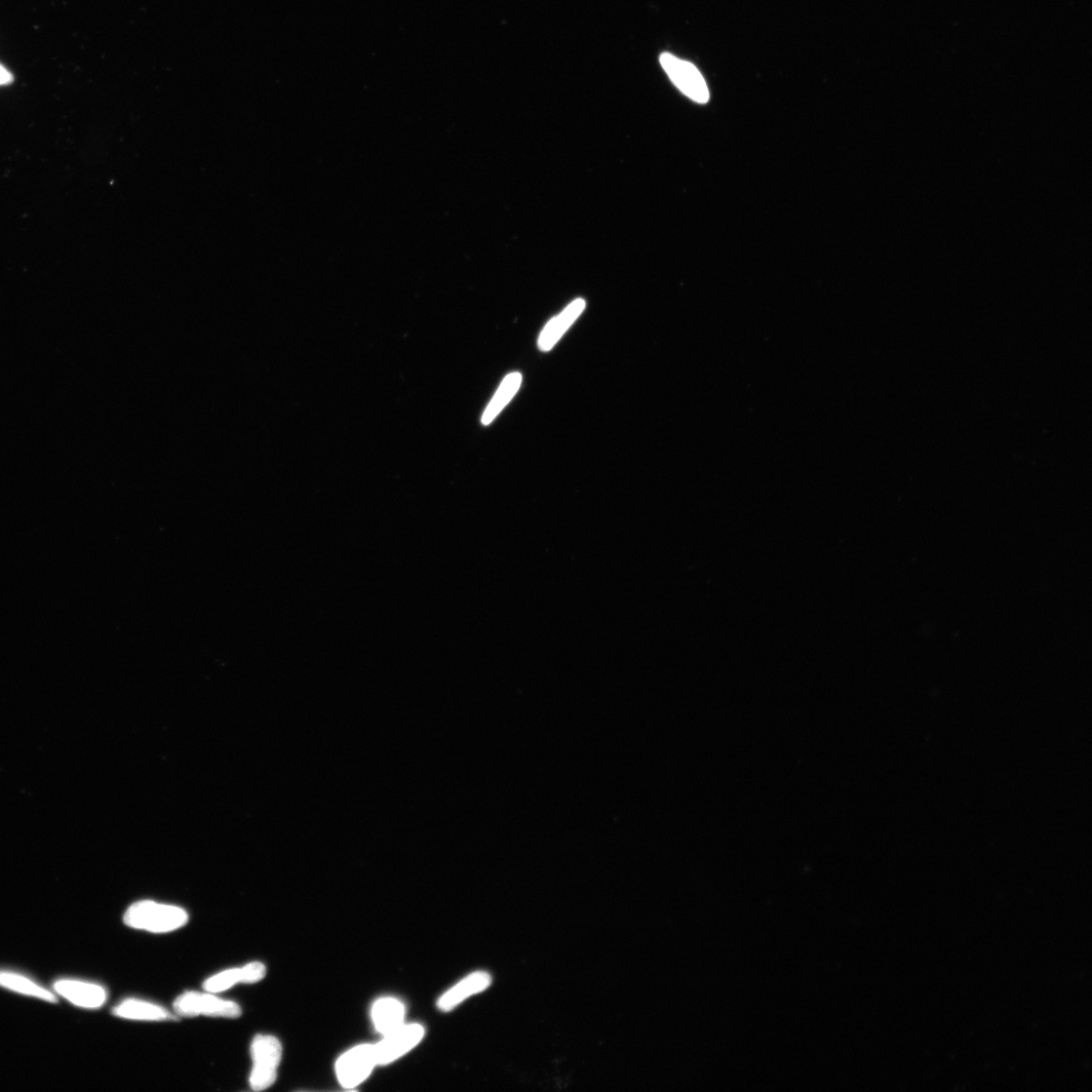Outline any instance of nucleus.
Listing matches in <instances>:
<instances>
[{
    "label": "nucleus",
    "mask_w": 1092,
    "mask_h": 1092,
    "mask_svg": "<svg viewBox=\"0 0 1092 1092\" xmlns=\"http://www.w3.org/2000/svg\"><path fill=\"white\" fill-rule=\"evenodd\" d=\"M187 921L188 915L183 909L151 900L138 901L124 915V922L128 926L154 934L174 932Z\"/></svg>",
    "instance_id": "f257e3e1"
},
{
    "label": "nucleus",
    "mask_w": 1092,
    "mask_h": 1092,
    "mask_svg": "<svg viewBox=\"0 0 1092 1092\" xmlns=\"http://www.w3.org/2000/svg\"><path fill=\"white\" fill-rule=\"evenodd\" d=\"M254 1061L250 1083L254 1090L262 1091L276 1082L283 1057V1047L276 1036L257 1034L252 1044Z\"/></svg>",
    "instance_id": "f03ea898"
},
{
    "label": "nucleus",
    "mask_w": 1092,
    "mask_h": 1092,
    "mask_svg": "<svg viewBox=\"0 0 1092 1092\" xmlns=\"http://www.w3.org/2000/svg\"><path fill=\"white\" fill-rule=\"evenodd\" d=\"M174 1008L177 1016L185 1018L205 1016L237 1019L242 1015V1009L236 1002L217 997L212 993H184L176 999Z\"/></svg>",
    "instance_id": "7ed1b4c3"
},
{
    "label": "nucleus",
    "mask_w": 1092,
    "mask_h": 1092,
    "mask_svg": "<svg viewBox=\"0 0 1092 1092\" xmlns=\"http://www.w3.org/2000/svg\"><path fill=\"white\" fill-rule=\"evenodd\" d=\"M660 61L673 84L682 94L699 103L708 101L709 91L706 82L693 64L678 59L668 53L662 55Z\"/></svg>",
    "instance_id": "20e7f679"
},
{
    "label": "nucleus",
    "mask_w": 1092,
    "mask_h": 1092,
    "mask_svg": "<svg viewBox=\"0 0 1092 1092\" xmlns=\"http://www.w3.org/2000/svg\"><path fill=\"white\" fill-rule=\"evenodd\" d=\"M376 1065L373 1045L354 1047L345 1052L336 1063L338 1081L347 1089L355 1088L371 1074Z\"/></svg>",
    "instance_id": "39448f33"
},
{
    "label": "nucleus",
    "mask_w": 1092,
    "mask_h": 1092,
    "mask_svg": "<svg viewBox=\"0 0 1092 1092\" xmlns=\"http://www.w3.org/2000/svg\"><path fill=\"white\" fill-rule=\"evenodd\" d=\"M425 1030L421 1025H403L396 1031L382 1035V1040L373 1045L377 1065L385 1067L410 1051L423 1039Z\"/></svg>",
    "instance_id": "423d86ee"
},
{
    "label": "nucleus",
    "mask_w": 1092,
    "mask_h": 1092,
    "mask_svg": "<svg viewBox=\"0 0 1092 1092\" xmlns=\"http://www.w3.org/2000/svg\"><path fill=\"white\" fill-rule=\"evenodd\" d=\"M53 988L72 1004L84 1008H99L107 998L106 991L91 982L61 979L55 982Z\"/></svg>",
    "instance_id": "0eeeda50"
},
{
    "label": "nucleus",
    "mask_w": 1092,
    "mask_h": 1092,
    "mask_svg": "<svg viewBox=\"0 0 1092 1092\" xmlns=\"http://www.w3.org/2000/svg\"><path fill=\"white\" fill-rule=\"evenodd\" d=\"M266 975V967L261 962H253L241 968L228 969L217 973L204 983L208 993L220 994L233 988L239 983L254 985L261 981Z\"/></svg>",
    "instance_id": "6e6552de"
},
{
    "label": "nucleus",
    "mask_w": 1092,
    "mask_h": 1092,
    "mask_svg": "<svg viewBox=\"0 0 1092 1092\" xmlns=\"http://www.w3.org/2000/svg\"><path fill=\"white\" fill-rule=\"evenodd\" d=\"M491 983V977L484 971L474 972L463 978L456 986L447 992L437 1002L443 1012H450L464 1000L486 991Z\"/></svg>",
    "instance_id": "1a4fd4ad"
},
{
    "label": "nucleus",
    "mask_w": 1092,
    "mask_h": 1092,
    "mask_svg": "<svg viewBox=\"0 0 1092 1092\" xmlns=\"http://www.w3.org/2000/svg\"><path fill=\"white\" fill-rule=\"evenodd\" d=\"M586 303L583 298L573 300L559 316L552 319L548 325L544 327L539 340L538 346L542 351L551 350L562 336L566 332L570 325L575 322L578 317L585 310Z\"/></svg>",
    "instance_id": "9d476101"
},
{
    "label": "nucleus",
    "mask_w": 1092,
    "mask_h": 1092,
    "mask_svg": "<svg viewBox=\"0 0 1092 1092\" xmlns=\"http://www.w3.org/2000/svg\"><path fill=\"white\" fill-rule=\"evenodd\" d=\"M405 1005L393 997L380 998L371 1008L374 1029L381 1035H386L405 1025Z\"/></svg>",
    "instance_id": "9b49d317"
},
{
    "label": "nucleus",
    "mask_w": 1092,
    "mask_h": 1092,
    "mask_svg": "<svg viewBox=\"0 0 1092 1092\" xmlns=\"http://www.w3.org/2000/svg\"><path fill=\"white\" fill-rule=\"evenodd\" d=\"M113 1014L122 1019L133 1021H172L176 1017L167 1008L136 998H128L113 1009Z\"/></svg>",
    "instance_id": "f8f14e48"
},
{
    "label": "nucleus",
    "mask_w": 1092,
    "mask_h": 1092,
    "mask_svg": "<svg viewBox=\"0 0 1092 1092\" xmlns=\"http://www.w3.org/2000/svg\"><path fill=\"white\" fill-rule=\"evenodd\" d=\"M0 988L52 1003L58 1000L57 995L32 979L11 971H0Z\"/></svg>",
    "instance_id": "ddd939ff"
},
{
    "label": "nucleus",
    "mask_w": 1092,
    "mask_h": 1092,
    "mask_svg": "<svg viewBox=\"0 0 1092 1092\" xmlns=\"http://www.w3.org/2000/svg\"><path fill=\"white\" fill-rule=\"evenodd\" d=\"M523 375L519 372H513L505 377L494 396L490 401L482 418L484 425H488L491 421L499 415L504 407L510 402L514 395L522 386Z\"/></svg>",
    "instance_id": "4468645a"
},
{
    "label": "nucleus",
    "mask_w": 1092,
    "mask_h": 1092,
    "mask_svg": "<svg viewBox=\"0 0 1092 1092\" xmlns=\"http://www.w3.org/2000/svg\"><path fill=\"white\" fill-rule=\"evenodd\" d=\"M13 81L14 76L11 71L3 64H0V87L11 85Z\"/></svg>",
    "instance_id": "2eb2a0df"
}]
</instances>
